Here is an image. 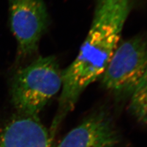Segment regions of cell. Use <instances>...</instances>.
Wrapping results in <instances>:
<instances>
[{"label": "cell", "instance_id": "cell-1", "mask_svg": "<svg viewBox=\"0 0 147 147\" xmlns=\"http://www.w3.org/2000/svg\"><path fill=\"white\" fill-rule=\"evenodd\" d=\"M133 0H98L85 40L73 62L62 71L58 109L52 129L57 130L80 95L101 77L118 46Z\"/></svg>", "mask_w": 147, "mask_h": 147}, {"label": "cell", "instance_id": "cell-2", "mask_svg": "<svg viewBox=\"0 0 147 147\" xmlns=\"http://www.w3.org/2000/svg\"><path fill=\"white\" fill-rule=\"evenodd\" d=\"M62 87V71L54 56L40 57L18 69L11 87L18 113L38 116Z\"/></svg>", "mask_w": 147, "mask_h": 147}, {"label": "cell", "instance_id": "cell-3", "mask_svg": "<svg viewBox=\"0 0 147 147\" xmlns=\"http://www.w3.org/2000/svg\"><path fill=\"white\" fill-rule=\"evenodd\" d=\"M147 69V36L137 35L115 51L102 77V84L118 98L131 96Z\"/></svg>", "mask_w": 147, "mask_h": 147}, {"label": "cell", "instance_id": "cell-4", "mask_svg": "<svg viewBox=\"0 0 147 147\" xmlns=\"http://www.w3.org/2000/svg\"><path fill=\"white\" fill-rule=\"evenodd\" d=\"M9 21L17 43L18 59L30 57L38 50L48 25L44 0H9Z\"/></svg>", "mask_w": 147, "mask_h": 147}, {"label": "cell", "instance_id": "cell-5", "mask_svg": "<svg viewBox=\"0 0 147 147\" xmlns=\"http://www.w3.org/2000/svg\"><path fill=\"white\" fill-rule=\"evenodd\" d=\"M121 137L110 114L99 110L73 128L58 147H117Z\"/></svg>", "mask_w": 147, "mask_h": 147}, {"label": "cell", "instance_id": "cell-6", "mask_svg": "<svg viewBox=\"0 0 147 147\" xmlns=\"http://www.w3.org/2000/svg\"><path fill=\"white\" fill-rule=\"evenodd\" d=\"M0 147H53L38 116L17 113L0 130Z\"/></svg>", "mask_w": 147, "mask_h": 147}, {"label": "cell", "instance_id": "cell-7", "mask_svg": "<svg viewBox=\"0 0 147 147\" xmlns=\"http://www.w3.org/2000/svg\"><path fill=\"white\" fill-rule=\"evenodd\" d=\"M129 110L138 121L147 124V69L131 96Z\"/></svg>", "mask_w": 147, "mask_h": 147}]
</instances>
